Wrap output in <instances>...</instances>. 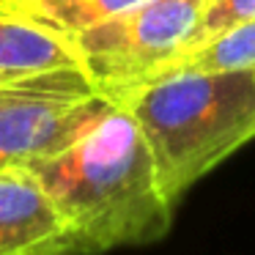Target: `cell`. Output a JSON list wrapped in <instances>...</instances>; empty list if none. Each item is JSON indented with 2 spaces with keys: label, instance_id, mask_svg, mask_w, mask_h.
Wrapping results in <instances>:
<instances>
[{
  "label": "cell",
  "instance_id": "6da1fadb",
  "mask_svg": "<svg viewBox=\"0 0 255 255\" xmlns=\"http://www.w3.org/2000/svg\"><path fill=\"white\" fill-rule=\"evenodd\" d=\"M28 170L61 209L80 255L145 247L170 233L176 206L162 189L143 129L121 102Z\"/></svg>",
  "mask_w": 255,
  "mask_h": 255
},
{
  "label": "cell",
  "instance_id": "7a4b0ae2",
  "mask_svg": "<svg viewBox=\"0 0 255 255\" xmlns=\"http://www.w3.org/2000/svg\"><path fill=\"white\" fill-rule=\"evenodd\" d=\"M145 134L173 206L244 143L255 140V72H184L121 96Z\"/></svg>",
  "mask_w": 255,
  "mask_h": 255
},
{
  "label": "cell",
  "instance_id": "3957f363",
  "mask_svg": "<svg viewBox=\"0 0 255 255\" xmlns=\"http://www.w3.org/2000/svg\"><path fill=\"white\" fill-rule=\"evenodd\" d=\"M209 0H143L72 36L83 74L118 102L184 55Z\"/></svg>",
  "mask_w": 255,
  "mask_h": 255
},
{
  "label": "cell",
  "instance_id": "277c9868",
  "mask_svg": "<svg viewBox=\"0 0 255 255\" xmlns=\"http://www.w3.org/2000/svg\"><path fill=\"white\" fill-rule=\"evenodd\" d=\"M113 105L88 77L0 88V170L30 167L63 151Z\"/></svg>",
  "mask_w": 255,
  "mask_h": 255
},
{
  "label": "cell",
  "instance_id": "5b68a950",
  "mask_svg": "<svg viewBox=\"0 0 255 255\" xmlns=\"http://www.w3.org/2000/svg\"><path fill=\"white\" fill-rule=\"evenodd\" d=\"M0 255H80L61 209L28 167L0 170Z\"/></svg>",
  "mask_w": 255,
  "mask_h": 255
},
{
  "label": "cell",
  "instance_id": "8992f818",
  "mask_svg": "<svg viewBox=\"0 0 255 255\" xmlns=\"http://www.w3.org/2000/svg\"><path fill=\"white\" fill-rule=\"evenodd\" d=\"M85 77L72 39L0 0V88Z\"/></svg>",
  "mask_w": 255,
  "mask_h": 255
},
{
  "label": "cell",
  "instance_id": "52a82bcc",
  "mask_svg": "<svg viewBox=\"0 0 255 255\" xmlns=\"http://www.w3.org/2000/svg\"><path fill=\"white\" fill-rule=\"evenodd\" d=\"M184 72H255V17L206 41L198 50L178 55L156 77Z\"/></svg>",
  "mask_w": 255,
  "mask_h": 255
},
{
  "label": "cell",
  "instance_id": "ba28073f",
  "mask_svg": "<svg viewBox=\"0 0 255 255\" xmlns=\"http://www.w3.org/2000/svg\"><path fill=\"white\" fill-rule=\"evenodd\" d=\"M6 3L72 39L74 33L116 17L143 0H6Z\"/></svg>",
  "mask_w": 255,
  "mask_h": 255
},
{
  "label": "cell",
  "instance_id": "9c48e42d",
  "mask_svg": "<svg viewBox=\"0 0 255 255\" xmlns=\"http://www.w3.org/2000/svg\"><path fill=\"white\" fill-rule=\"evenodd\" d=\"M253 17H255V0H209V6H206L203 17H200V25L195 30L192 41H189L187 52L198 50L206 41L217 39L220 33L247 22Z\"/></svg>",
  "mask_w": 255,
  "mask_h": 255
}]
</instances>
